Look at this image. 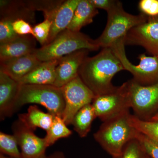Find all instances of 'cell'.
Returning <instances> with one entry per match:
<instances>
[{"label": "cell", "mask_w": 158, "mask_h": 158, "mask_svg": "<svg viewBox=\"0 0 158 158\" xmlns=\"http://www.w3.org/2000/svg\"><path fill=\"white\" fill-rule=\"evenodd\" d=\"M123 70L112 50L106 48L96 56L86 58L79 69V76L95 96L114 90L116 87L112 84V79Z\"/></svg>", "instance_id": "6da1fadb"}, {"label": "cell", "mask_w": 158, "mask_h": 158, "mask_svg": "<svg viewBox=\"0 0 158 158\" xmlns=\"http://www.w3.org/2000/svg\"><path fill=\"white\" fill-rule=\"evenodd\" d=\"M130 112L103 122L94 138L113 158L121 156L129 141L137 138L138 132L130 121Z\"/></svg>", "instance_id": "7a4b0ae2"}, {"label": "cell", "mask_w": 158, "mask_h": 158, "mask_svg": "<svg viewBox=\"0 0 158 158\" xmlns=\"http://www.w3.org/2000/svg\"><path fill=\"white\" fill-rule=\"evenodd\" d=\"M100 47L95 40L81 32H73L68 29L58 34L52 42L36 48L33 54L41 62L60 59L81 50H98Z\"/></svg>", "instance_id": "3957f363"}, {"label": "cell", "mask_w": 158, "mask_h": 158, "mask_svg": "<svg viewBox=\"0 0 158 158\" xmlns=\"http://www.w3.org/2000/svg\"><path fill=\"white\" fill-rule=\"evenodd\" d=\"M107 13V22L101 36L95 41L100 48H110L118 40L124 39L129 31L146 22L148 17L141 13L138 15L126 12L122 3L117 1Z\"/></svg>", "instance_id": "277c9868"}, {"label": "cell", "mask_w": 158, "mask_h": 158, "mask_svg": "<svg viewBox=\"0 0 158 158\" xmlns=\"http://www.w3.org/2000/svg\"><path fill=\"white\" fill-rule=\"evenodd\" d=\"M29 104L41 105L53 116L62 117L65 109L61 88L54 85H20L15 106V113Z\"/></svg>", "instance_id": "5b68a950"}, {"label": "cell", "mask_w": 158, "mask_h": 158, "mask_svg": "<svg viewBox=\"0 0 158 158\" xmlns=\"http://www.w3.org/2000/svg\"><path fill=\"white\" fill-rule=\"evenodd\" d=\"M125 46L124 39H123L110 48L120 60L124 70L132 75L133 80L144 86L158 83V56H148L145 54H141L138 57L139 64L134 65L127 56Z\"/></svg>", "instance_id": "8992f818"}, {"label": "cell", "mask_w": 158, "mask_h": 158, "mask_svg": "<svg viewBox=\"0 0 158 158\" xmlns=\"http://www.w3.org/2000/svg\"><path fill=\"white\" fill-rule=\"evenodd\" d=\"M127 82L134 115L141 120H150L158 112V83L144 86L133 79Z\"/></svg>", "instance_id": "52a82bcc"}, {"label": "cell", "mask_w": 158, "mask_h": 158, "mask_svg": "<svg viewBox=\"0 0 158 158\" xmlns=\"http://www.w3.org/2000/svg\"><path fill=\"white\" fill-rule=\"evenodd\" d=\"M91 104L97 118L103 122L129 112L131 104L127 82L112 91L95 96Z\"/></svg>", "instance_id": "ba28073f"}, {"label": "cell", "mask_w": 158, "mask_h": 158, "mask_svg": "<svg viewBox=\"0 0 158 158\" xmlns=\"http://www.w3.org/2000/svg\"><path fill=\"white\" fill-rule=\"evenodd\" d=\"M61 88L65 101L62 118L66 124L69 125L79 110L92 103L95 95L79 76Z\"/></svg>", "instance_id": "9c48e42d"}, {"label": "cell", "mask_w": 158, "mask_h": 158, "mask_svg": "<svg viewBox=\"0 0 158 158\" xmlns=\"http://www.w3.org/2000/svg\"><path fill=\"white\" fill-rule=\"evenodd\" d=\"M124 43L125 45L141 46L153 56H158V16L148 17L146 22L132 29Z\"/></svg>", "instance_id": "30bf717a"}, {"label": "cell", "mask_w": 158, "mask_h": 158, "mask_svg": "<svg viewBox=\"0 0 158 158\" xmlns=\"http://www.w3.org/2000/svg\"><path fill=\"white\" fill-rule=\"evenodd\" d=\"M13 135L21 149L22 158H46L47 148L44 138L35 135L34 131L25 126L19 119L12 124Z\"/></svg>", "instance_id": "8fae6325"}, {"label": "cell", "mask_w": 158, "mask_h": 158, "mask_svg": "<svg viewBox=\"0 0 158 158\" xmlns=\"http://www.w3.org/2000/svg\"><path fill=\"white\" fill-rule=\"evenodd\" d=\"M89 52L81 50L59 59L54 86L61 88L79 76L80 67Z\"/></svg>", "instance_id": "7c38bea8"}, {"label": "cell", "mask_w": 158, "mask_h": 158, "mask_svg": "<svg viewBox=\"0 0 158 158\" xmlns=\"http://www.w3.org/2000/svg\"><path fill=\"white\" fill-rule=\"evenodd\" d=\"M20 84L0 70V119L1 121L15 113V106Z\"/></svg>", "instance_id": "4fadbf2b"}, {"label": "cell", "mask_w": 158, "mask_h": 158, "mask_svg": "<svg viewBox=\"0 0 158 158\" xmlns=\"http://www.w3.org/2000/svg\"><path fill=\"white\" fill-rule=\"evenodd\" d=\"M36 49V39L32 35L17 36L0 44V62L33 53Z\"/></svg>", "instance_id": "5bb4252c"}, {"label": "cell", "mask_w": 158, "mask_h": 158, "mask_svg": "<svg viewBox=\"0 0 158 158\" xmlns=\"http://www.w3.org/2000/svg\"><path fill=\"white\" fill-rule=\"evenodd\" d=\"M34 54L0 62V70L19 82L41 63Z\"/></svg>", "instance_id": "9a60e30c"}, {"label": "cell", "mask_w": 158, "mask_h": 158, "mask_svg": "<svg viewBox=\"0 0 158 158\" xmlns=\"http://www.w3.org/2000/svg\"><path fill=\"white\" fill-rule=\"evenodd\" d=\"M59 59L42 62L19 81L20 85H53Z\"/></svg>", "instance_id": "2e32d148"}, {"label": "cell", "mask_w": 158, "mask_h": 158, "mask_svg": "<svg viewBox=\"0 0 158 158\" xmlns=\"http://www.w3.org/2000/svg\"><path fill=\"white\" fill-rule=\"evenodd\" d=\"M1 19L13 23L16 20L23 19L30 23L35 22V11L30 9L25 1H0Z\"/></svg>", "instance_id": "e0dca14e"}, {"label": "cell", "mask_w": 158, "mask_h": 158, "mask_svg": "<svg viewBox=\"0 0 158 158\" xmlns=\"http://www.w3.org/2000/svg\"><path fill=\"white\" fill-rule=\"evenodd\" d=\"M80 1H64L53 21L49 36L45 45L50 43L58 34L67 29Z\"/></svg>", "instance_id": "ac0fdd59"}, {"label": "cell", "mask_w": 158, "mask_h": 158, "mask_svg": "<svg viewBox=\"0 0 158 158\" xmlns=\"http://www.w3.org/2000/svg\"><path fill=\"white\" fill-rule=\"evenodd\" d=\"M54 117L50 113L43 112L36 105H31L27 113L18 115V119L25 126L34 131L40 128L47 132L52 123Z\"/></svg>", "instance_id": "d6986e66"}, {"label": "cell", "mask_w": 158, "mask_h": 158, "mask_svg": "<svg viewBox=\"0 0 158 158\" xmlns=\"http://www.w3.org/2000/svg\"><path fill=\"white\" fill-rule=\"evenodd\" d=\"M98 13V10L92 6L89 0H81L67 29L73 32H80L82 27L93 22L94 18Z\"/></svg>", "instance_id": "ffe728a7"}, {"label": "cell", "mask_w": 158, "mask_h": 158, "mask_svg": "<svg viewBox=\"0 0 158 158\" xmlns=\"http://www.w3.org/2000/svg\"><path fill=\"white\" fill-rule=\"evenodd\" d=\"M96 114L91 103L85 105L74 116L71 124L74 130L81 138L88 135L91 130L92 123Z\"/></svg>", "instance_id": "44dd1931"}, {"label": "cell", "mask_w": 158, "mask_h": 158, "mask_svg": "<svg viewBox=\"0 0 158 158\" xmlns=\"http://www.w3.org/2000/svg\"><path fill=\"white\" fill-rule=\"evenodd\" d=\"M67 126L62 117L54 116L52 123L44 138L48 147L52 145L59 139L68 138L72 135V132Z\"/></svg>", "instance_id": "7402d4cb"}, {"label": "cell", "mask_w": 158, "mask_h": 158, "mask_svg": "<svg viewBox=\"0 0 158 158\" xmlns=\"http://www.w3.org/2000/svg\"><path fill=\"white\" fill-rule=\"evenodd\" d=\"M62 0H34L25 1L27 6L33 11H41L43 12L44 19L52 22L61 5Z\"/></svg>", "instance_id": "603a6c76"}, {"label": "cell", "mask_w": 158, "mask_h": 158, "mask_svg": "<svg viewBox=\"0 0 158 158\" xmlns=\"http://www.w3.org/2000/svg\"><path fill=\"white\" fill-rule=\"evenodd\" d=\"M130 121L138 132L158 143V121L141 120L131 115Z\"/></svg>", "instance_id": "cb8c5ba5"}, {"label": "cell", "mask_w": 158, "mask_h": 158, "mask_svg": "<svg viewBox=\"0 0 158 158\" xmlns=\"http://www.w3.org/2000/svg\"><path fill=\"white\" fill-rule=\"evenodd\" d=\"M17 140L14 135L0 132L1 153L12 158H22L18 148Z\"/></svg>", "instance_id": "d4e9b609"}, {"label": "cell", "mask_w": 158, "mask_h": 158, "mask_svg": "<svg viewBox=\"0 0 158 158\" xmlns=\"http://www.w3.org/2000/svg\"><path fill=\"white\" fill-rule=\"evenodd\" d=\"M121 158H150L137 138L129 141L126 145Z\"/></svg>", "instance_id": "484cf974"}, {"label": "cell", "mask_w": 158, "mask_h": 158, "mask_svg": "<svg viewBox=\"0 0 158 158\" xmlns=\"http://www.w3.org/2000/svg\"><path fill=\"white\" fill-rule=\"evenodd\" d=\"M52 22L44 19L42 22L33 27L32 36L41 44L44 46L48 39Z\"/></svg>", "instance_id": "4316f807"}, {"label": "cell", "mask_w": 158, "mask_h": 158, "mask_svg": "<svg viewBox=\"0 0 158 158\" xmlns=\"http://www.w3.org/2000/svg\"><path fill=\"white\" fill-rule=\"evenodd\" d=\"M136 138L150 158H158V143L139 132H138Z\"/></svg>", "instance_id": "83f0119b"}, {"label": "cell", "mask_w": 158, "mask_h": 158, "mask_svg": "<svg viewBox=\"0 0 158 158\" xmlns=\"http://www.w3.org/2000/svg\"><path fill=\"white\" fill-rule=\"evenodd\" d=\"M138 8L141 13L147 17L158 16V0H141L138 4Z\"/></svg>", "instance_id": "f1b7e54d"}, {"label": "cell", "mask_w": 158, "mask_h": 158, "mask_svg": "<svg viewBox=\"0 0 158 158\" xmlns=\"http://www.w3.org/2000/svg\"><path fill=\"white\" fill-rule=\"evenodd\" d=\"M12 26L14 32L19 36H32L33 27L27 21L23 19L16 20L13 23Z\"/></svg>", "instance_id": "f546056e"}, {"label": "cell", "mask_w": 158, "mask_h": 158, "mask_svg": "<svg viewBox=\"0 0 158 158\" xmlns=\"http://www.w3.org/2000/svg\"><path fill=\"white\" fill-rule=\"evenodd\" d=\"M117 1L114 0H89L90 4L96 9H102L107 12L115 6Z\"/></svg>", "instance_id": "4dcf8cb0"}, {"label": "cell", "mask_w": 158, "mask_h": 158, "mask_svg": "<svg viewBox=\"0 0 158 158\" xmlns=\"http://www.w3.org/2000/svg\"><path fill=\"white\" fill-rule=\"evenodd\" d=\"M46 158H65V156L63 153L60 152H56L47 157Z\"/></svg>", "instance_id": "1f68e13d"}, {"label": "cell", "mask_w": 158, "mask_h": 158, "mask_svg": "<svg viewBox=\"0 0 158 158\" xmlns=\"http://www.w3.org/2000/svg\"><path fill=\"white\" fill-rule=\"evenodd\" d=\"M149 120H150V121H158V112L156 115L153 116L152 118Z\"/></svg>", "instance_id": "d6a6232c"}, {"label": "cell", "mask_w": 158, "mask_h": 158, "mask_svg": "<svg viewBox=\"0 0 158 158\" xmlns=\"http://www.w3.org/2000/svg\"><path fill=\"white\" fill-rule=\"evenodd\" d=\"M0 158H12L8 156L2 154L1 153V154H0Z\"/></svg>", "instance_id": "836d02e7"}, {"label": "cell", "mask_w": 158, "mask_h": 158, "mask_svg": "<svg viewBox=\"0 0 158 158\" xmlns=\"http://www.w3.org/2000/svg\"><path fill=\"white\" fill-rule=\"evenodd\" d=\"M113 158H121V156L118 157Z\"/></svg>", "instance_id": "e575fe53"}]
</instances>
